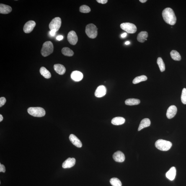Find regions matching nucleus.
Returning <instances> with one entry per match:
<instances>
[{
    "label": "nucleus",
    "instance_id": "2f4dec72",
    "mask_svg": "<svg viewBox=\"0 0 186 186\" xmlns=\"http://www.w3.org/2000/svg\"><path fill=\"white\" fill-rule=\"evenodd\" d=\"M6 171V169L4 165L0 164V172L5 173Z\"/></svg>",
    "mask_w": 186,
    "mask_h": 186
},
{
    "label": "nucleus",
    "instance_id": "aec40b11",
    "mask_svg": "<svg viewBox=\"0 0 186 186\" xmlns=\"http://www.w3.org/2000/svg\"><path fill=\"white\" fill-rule=\"evenodd\" d=\"M125 119L122 117H114L111 121V123L115 125H120L125 123Z\"/></svg>",
    "mask_w": 186,
    "mask_h": 186
},
{
    "label": "nucleus",
    "instance_id": "6e6552de",
    "mask_svg": "<svg viewBox=\"0 0 186 186\" xmlns=\"http://www.w3.org/2000/svg\"><path fill=\"white\" fill-rule=\"evenodd\" d=\"M67 39L70 44L73 45H75L78 41L77 36L74 31H71L69 32L67 36Z\"/></svg>",
    "mask_w": 186,
    "mask_h": 186
},
{
    "label": "nucleus",
    "instance_id": "7c9ffc66",
    "mask_svg": "<svg viewBox=\"0 0 186 186\" xmlns=\"http://www.w3.org/2000/svg\"><path fill=\"white\" fill-rule=\"evenodd\" d=\"M6 102L5 98L2 97L0 98V107H2L4 106Z\"/></svg>",
    "mask_w": 186,
    "mask_h": 186
},
{
    "label": "nucleus",
    "instance_id": "e433bc0d",
    "mask_svg": "<svg viewBox=\"0 0 186 186\" xmlns=\"http://www.w3.org/2000/svg\"><path fill=\"white\" fill-rule=\"evenodd\" d=\"M3 119V116L1 115H0V122L2 121Z\"/></svg>",
    "mask_w": 186,
    "mask_h": 186
},
{
    "label": "nucleus",
    "instance_id": "f257e3e1",
    "mask_svg": "<svg viewBox=\"0 0 186 186\" xmlns=\"http://www.w3.org/2000/svg\"><path fill=\"white\" fill-rule=\"evenodd\" d=\"M162 15L164 20L166 23L171 25H174L177 22L174 11L170 8H167L163 11Z\"/></svg>",
    "mask_w": 186,
    "mask_h": 186
},
{
    "label": "nucleus",
    "instance_id": "a878e982",
    "mask_svg": "<svg viewBox=\"0 0 186 186\" xmlns=\"http://www.w3.org/2000/svg\"><path fill=\"white\" fill-rule=\"evenodd\" d=\"M147 79V77L146 76L142 75L137 77L133 79V84H136L142 82V81H146Z\"/></svg>",
    "mask_w": 186,
    "mask_h": 186
},
{
    "label": "nucleus",
    "instance_id": "f3484780",
    "mask_svg": "<svg viewBox=\"0 0 186 186\" xmlns=\"http://www.w3.org/2000/svg\"><path fill=\"white\" fill-rule=\"evenodd\" d=\"M12 8L7 5L1 4L0 5V13L2 14H8L12 11Z\"/></svg>",
    "mask_w": 186,
    "mask_h": 186
},
{
    "label": "nucleus",
    "instance_id": "58836bf2",
    "mask_svg": "<svg viewBox=\"0 0 186 186\" xmlns=\"http://www.w3.org/2000/svg\"><path fill=\"white\" fill-rule=\"evenodd\" d=\"M130 44V42L129 41H127L126 42H125V44L126 45H128L129 44Z\"/></svg>",
    "mask_w": 186,
    "mask_h": 186
},
{
    "label": "nucleus",
    "instance_id": "c756f323",
    "mask_svg": "<svg viewBox=\"0 0 186 186\" xmlns=\"http://www.w3.org/2000/svg\"><path fill=\"white\" fill-rule=\"evenodd\" d=\"M181 100L183 104H186V89L185 88H184L183 89Z\"/></svg>",
    "mask_w": 186,
    "mask_h": 186
},
{
    "label": "nucleus",
    "instance_id": "f8f14e48",
    "mask_svg": "<svg viewBox=\"0 0 186 186\" xmlns=\"http://www.w3.org/2000/svg\"><path fill=\"white\" fill-rule=\"evenodd\" d=\"M113 158L114 160L118 162H123L125 159V155L122 152L119 151L114 153Z\"/></svg>",
    "mask_w": 186,
    "mask_h": 186
},
{
    "label": "nucleus",
    "instance_id": "412c9836",
    "mask_svg": "<svg viewBox=\"0 0 186 186\" xmlns=\"http://www.w3.org/2000/svg\"><path fill=\"white\" fill-rule=\"evenodd\" d=\"M148 36L147 32H145V31L144 32H141L138 34L137 39L138 42L143 43L147 38Z\"/></svg>",
    "mask_w": 186,
    "mask_h": 186
},
{
    "label": "nucleus",
    "instance_id": "393cba45",
    "mask_svg": "<svg viewBox=\"0 0 186 186\" xmlns=\"http://www.w3.org/2000/svg\"><path fill=\"white\" fill-rule=\"evenodd\" d=\"M61 52L63 55L71 57L74 55L73 50L68 47L63 48L62 49Z\"/></svg>",
    "mask_w": 186,
    "mask_h": 186
},
{
    "label": "nucleus",
    "instance_id": "39448f33",
    "mask_svg": "<svg viewBox=\"0 0 186 186\" xmlns=\"http://www.w3.org/2000/svg\"><path fill=\"white\" fill-rule=\"evenodd\" d=\"M85 32L86 35L90 38H95L98 35L97 27L92 24H89L86 26Z\"/></svg>",
    "mask_w": 186,
    "mask_h": 186
},
{
    "label": "nucleus",
    "instance_id": "6ab92c4d",
    "mask_svg": "<svg viewBox=\"0 0 186 186\" xmlns=\"http://www.w3.org/2000/svg\"><path fill=\"white\" fill-rule=\"evenodd\" d=\"M151 125L150 120L148 118H145L141 121L138 129L139 131L150 126Z\"/></svg>",
    "mask_w": 186,
    "mask_h": 186
},
{
    "label": "nucleus",
    "instance_id": "473e14b6",
    "mask_svg": "<svg viewBox=\"0 0 186 186\" xmlns=\"http://www.w3.org/2000/svg\"><path fill=\"white\" fill-rule=\"evenodd\" d=\"M97 1L98 3L102 4H105L108 2L107 0H97Z\"/></svg>",
    "mask_w": 186,
    "mask_h": 186
},
{
    "label": "nucleus",
    "instance_id": "c85d7f7f",
    "mask_svg": "<svg viewBox=\"0 0 186 186\" xmlns=\"http://www.w3.org/2000/svg\"><path fill=\"white\" fill-rule=\"evenodd\" d=\"M80 12L84 13H87L91 11V9L89 6L86 5H83L80 7L79 9Z\"/></svg>",
    "mask_w": 186,
    "mask_h": 186
},
{
    "label": "nucleus",
    "instance_id": "9d476101",
    "mask_svg": "<svg viewBox=\"0 0 186 186\" xmlns=\"http://www.w3.org/2000/svg\"><path fill=\"white\" fill-rule=\"evenodd\" d=\"M107 89L105 86L101 85L98 86L95 92L96 97L101 98L104 97L106 94Z\"/></svg>",
    "mask_w": 186,
    "mask_h": 186
},
{
    "label": "nucleus",
    "instance_id": "423d86ee",
    "mask_svg": "<svg viewBox=\"0 0 186 186\" xmlns=\"http://www.w3.org/2000/svg\"><path fill=\"white\" fill-rule=\"evenodd\" d=\"M120 27L122 30L129 34L135 33L137 31L136 26L130 23H123L120 24Z\"/></svg>",
    "mask_w": 186,
    "mask_h": 186
},
{
    "label": "nucleus",
    "instance_id": "2eb2a0df",
    "mask_svg": "<svg viewBox=\"0 0 186 186\" xmlns=\"http://www.w3.org/2000/svg\"><path fill=\"white\" fill-rule=\"evenodd\" d=\"M71 77L73 80L76 82L80 81L83 78V75L80 72L75 71L71 73Z\"/></svg>",
    "mask_w": 186,
    "mask_h": 186
},
{
    "label": "nucleus",
    "instance_id": "4c0bfd02",
    "mask_svg": "<svg viewBox=\"0 0 186 186\" xmlns=\"http://www.w3.org/2000/svg\"><path fill=\"white\" fill-rule=\"evenodd\" d=\"M140 2L142 3H146L147 1V0H140Z\"/></svg>",
    "mask_w": 186,
    "mask_h": 186
},
{
    "label": "nucleus",
    "instance_id": "dca6fc26",
    "mask_svg": "<svg viewBox=\"0 0 186 186\" xmlns=\"http://www.w3.org/2000/svg\"><path fill=\"white\" fill-rule=\"evenodd\" d=\"M176 175V169L175 167H172L166 173V177L169 180L173 181L175 179Z\"/></svg>",
    "mask_w": 186,
    "mask_h": 186
},
{
    "label": "nucleus",
    "instance_id": "f03ea898",
    "mask_svg": "<svg viewBox=\"0 0 186 186\" xmlns=\"http://www.w3.org/2000/svg\"><path fill=\"white\" fill-rule=\"evenodd\" d=\"M155 146L158 149L161 151H167L170 149L172 146V143L170 141L159 139L155 143Z\"/></svg>",
    "mask_w": 186,
    "mask_h": 186
},
{
    "label": "nucleus",
    "instance_id": "c9c22d12",
    "mask_svg": "<svg viewBox=\"0 0 186 186\" xmlns=\"http://www.w3.org/2000/svg\"><path fill=\"white\" fill-rule=\"evenodd\" d=\"M127 33L125 32V33L122 34L121 35V37L122 38H125V37L127 36Z\"/></svg>",
    "mask_w": 186,
    "mask_h": 186
},
{
    "label": "nucleus",
    "instance_id": "4468645a",
    "mask_svg": "<svg viewBox=\"0 0 186 186\" xmlns=\"http://www.w3.org/2000/svg\"><path fill=\"white\" fill-rule=\"evenodd\" d=\"M69 139L70 141L74 146L79 148H81L82 146V143L76 135L71 134L70 135Z\"/></svg>",
    "mask_w": 186,
    "mask_h": 186
},
{
    "label": "nucleus",
    "instance_id": "7ed1b4c3",
    "mask_svg": "<svg viewBox=\"0 0 186 186\" xmlns=\"http://www.w3.org/2000/svg\"><path fill=\"white\" fill-rule=\"evenodd\" d=\"M53 44L50 41H47L42 45L41 53L42 56L47 57L53 53Z\"/></svg>",
    "mask_w": 186,
    "mask_h": 186
},
{
    "label": "nucleus",
    "instance_id": "f704fd0d",
    "mask_svg": "<svg viewBox=\"0 0 186 186\" xmlns=\"http://www.w3.org/2000/svg\"><path fill=\"white\" fill-rule=\"evenodd\" d=\"M56 39L58 40H61L63 39V36L62 35L58 36L57 37Z\"/></svg>",
    "mask_w": 186,
    "mask_h": 186
},
{
    "label": "nucleus",
    "instance_id": "1a4fd4ad",
    "mask_svg": "<svg viewBox=\"0 0 186 186\" xmlns=\"http://www.w3.org/2000/svg\"><path fill=\"white\" fill-rule=\"evenodd\" d=\"M36 25V22L33 20L28 21L24 24L23 28L24 32L26 33H29L33 30Z\"/></svg>",
    "mask_w": 186,
    "mask_h": 186
},
{
    "label": "nucleus",
    "instance_id": "a211bd4d",
    "mask_svg": "<svg viewBox=\"0 0 186 186\" xmlns=\"http://www.w3.org/2000/svg\"><path fill=\"white\" fill-rule=\"evenodd\" d=\"M54 69L57 73L60 75H63L66 72V68L63 65L55 64L54 65Z\"/></svg>",
    "mask_w": 186,
    "mask_h": 186
},
{
    "label": "nucleus",
    "instance_id": "20e7f679",
    "mask_svg": "<svg viewBox=\"0 0 186 186\" xmlns=\"http://www.w3.org/2000/svg\"><path fill=\"white\" fill-rule=\"evenodd\" d=\"M28 112L34 117H44L46 114L45 111L41 107H30L28 109Z\"/></svg>",
    "mask_w": 186,
    "mask_h": 186
},
{
    "label": "nucleus",
    "instance_id": "bb28decb",
    "mask_svg": "<svg viewBox=\"0 0 186 186\" xmlns=\"http://www.w3.org/2000/svg\"><path fill=\"white\" fill-rule=\"evenodd\" d=\"M157 64L159 67L160 71L161 72H164L165 70V65L162 58L161 57H159L158 58L157 61Z\"/></svg>",
    "mask_w": 186,
    "mask_h": 186
},
{
    "label": "nucleus",
    "instance_id": "4be33fe9",
    "mask_svg": "<svg viewBox=\"0 0 186 186\" xmlns=\"http://www.w3.org/2000/svg\"><path fill=\"white\" fill-rule=\"evenodd\" d=\"M125 104L127 105H136L140 104V101L138 99L130 98L127 99L125 101Z\"/></svg>",
    "mask_w": 186,
    "mask_h": 186
},
{
    "label": "nucleus",
    "instance_id": "0eeeda50",
    "mask_svg": "<svg viewBox=\"0 0 186 186\" xmlns=\"http://www.w3.org/2000/svg\"><path fill=\"white\" fill-rule=\"evenodd\" d=\"M61 24V20L60 17H55L53 18L49 24V28L50 30H55L57 32L59 30Z\"/></svg>",
    "mask_w": 186,
    "mask_h": 186
},
{
    "label": "nucleus",
    "instance_id": "cd10ccee",
    "mask_svg": "<svg viewBox=\"0 0 186 186\" xmlns=\"http://www.w3.org/2000/svg\"><path fill=\"white\" fill-rule=\"evenodd\" d=\"M110 183L112 186H122L121 182L117 178L113 177L111 179Z\"/></svg>",
    "mask_w": 186,
    "mask_h": 186
},
{
    "label": "nucleus",
    "instance_id": "b1692460",
    "mask_svg": "<svg viewBox=\"0 0 186 186\" xmlns=\"http://www.w3.org/2000/svg\"><path fill=\"white\" fill-rule=\"evenodd\" d=\"M170 55L172 59L175 61H180L181 59L180 55L176 50H172L171 52Z\"/></svg>",
    "mask_w": 186,
    "mask_h": 186
},
{
    "label": "nucleus",
    "instance_id": "ddd939ff",
    "mask_svg": "<svg viewBox=\"0 0 186 186\" xmlns=\"http://www.w3.org/2000/svg\"><path fill=\"white\" fill-rule=\"evenodd\" d=\"M177 107L175 106H171L168 109L166 112V116L169 119H172L177 114Z\"/></svg>",
    "mask_w": 186,
    "mask_h": 186
},
{
    "label": "nucleus",
    "instance_id": "5701e85b",
    "mask_svg": "<svg viewBox=\"0 0 186 186\" xmlns=\"http://www.w3.org/2000/svg\"><path fill=\"white\" fill-rule=\"evenodd\" d=\"M41 74L46 79H49L51 77V74L49 71L44 67H42L40 70Z\"/></svg>",
    "mask_w": 186,
    "mask_h": 186
},
{
    "label": "nucleus",
    "instance_id": "9b49d317",
    "mask_svg": "<svg viewBox=\"0 0 186 186\" xmlns=\"http://www.w3.org/2000/svg\"><path fill=\"white\" fill-rule=\"evenodd\" d=\"M76 161L74 158H68L63 162L62 167L64 169L70 168L75 166Z\"/></svg>",
    "mask_w": 186,
    "mask_h": 186
},
{
    "label": "nucleus",
    "instance_id": "72a5a7b5",
    "mask_svg": "<svg viewBox=\"0 0 186 186\" xmlns=\"http://www.w3.org/2000/svg\"><path fill=\"white\" fill-rule=\"evenodd\" d=\"M56 32V31L55 30H50V35L52 36H54L55 35Z\"/></svg>",
    "mask_w": 186,
    "mask_h": 186
}]
</instances>
